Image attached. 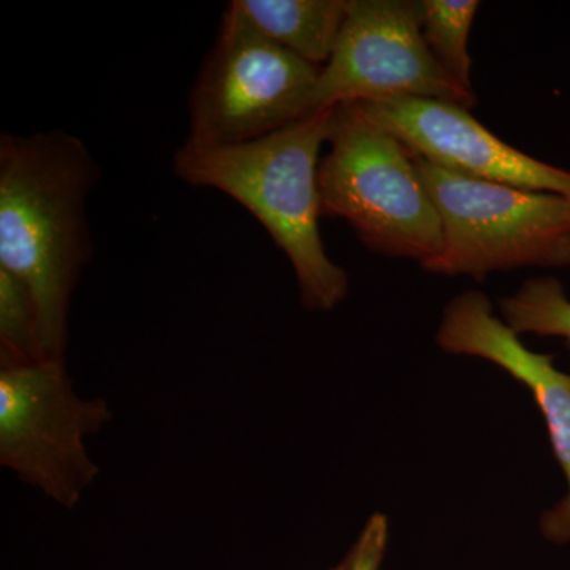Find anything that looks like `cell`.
Returning a JSON list of instances; mask_svg holds the SVG:
<instances>
[{
    "label": "cell",
    "mask_w": 570,
    "mask_h": 570,
    "mask_svg": "<svg viewBox=\"0 0 570 570\" xmlns=\"http://www.w3.org/2000/svg\"><path fill=\"white\" fill-rule=\"evenodd\" d=\"M430 99L471 110L478 97L439 66L414 0H346L332 58L321 70L311 116L344 104Z\"/></svg>",
    "instance_id": "52a82bcc"
},
{
    "label": "cell",
    "mask_w": 570,
    "mask_h": 570,
    "mask_svg": "<svg viewBox=\"0 0 570 570\" xmlns=\"http://www.w3.org/2000/svg\"><path fill=\"white\" fill-rule=\"evenodd\" d=\"M110 419L104 400L75 393L63 360L0 371V463L62 508L73 509L99 475L85 439Z\"/></svg>",
    "instance_id": "8992f818"
},
{
    "label": "cell",
    "mask_w": 570,
    "mask_h": 570,
    "mask_svg": "<svg viewBox=\"0 0 570 570\" xmlns=\"http://www.w3.org/2000/svg\"><path fill=\"white\" fill-rule=\"evenodd\" d=\"M321 70L266 39L232 2L190 92L186 145L230 148L311 118Z\"/></svg>",
    "instance_id": "5b68a950"
},
{
    "label": "cell",
    "mask_w": 570,
    "mask_h": 570,
    "mask_svg": "<svg viewBox=\"0 0 570 570\" xmlns=\"http://www.w3.org/2000/svg\"><path fill=\"white\" fill-rule=\"evenodd\" d=\"M436 340L442 351L489 360L530 390L568 480V494L543 513L540 531L558 546L570 543V374L554 366V355L535 354L524 346L494 316L489 296L479 291L464 292L449 303Z\"/></svg>",
    "instance_id": "9c48e42d"
},
{
    "label": "cell",
    "mask_w": 570,
    "mask_h": 570,
    "mask_svg": "<svg viewBox=\"0 0 570 570\" xmlns=\"http://www.w3.org/2000/svg\"><path fill=\"white\" fill-rule=\"evenodd\" d=\"M333 112L330 108L230 148L184 142L174 159L184 183L228 195L264 225L294 266L299 298L309 311L335 309L348 292L347 273L330 261L318 228V157L332 132Z\"/></svg>",
    "instance_id": "7a4b0ae2"
},
{
    "label": "cell",
    "mask_w": 570,
    "mask_h": 570,
    "mask_svg": "<svg viewBox=\"0 0 570 570\" xmlns=\"http://www.w3.org/2000/svg\"><path fill=\"white\" fill-rule=\"evenodd\" d=\"M414 159L442 225L441 253L422 265L425 272L482 283L491 273L570 265V198Z\"/></svg>",
    "instance_id": "277c9868"
},
{
    "label": "cell",
    "mask_w": 570,
    "mask_h": 570,
    "mask_svg": "<svg viewBox=\"0 0 570 570\" xmlns=\"http://www.w3.org/2000/svg\"><path fill=\"white\" fill-rule=\"evenodd\" d=\"M422 36L431 55L453 81L471 89L469 33L478 13V0H420Z\"/></svg>",
    "instance_id": "8fae6325"
},
{
    "label": "cell",
    "mask_w": 570,
    "mask_h": 570,
    "mask_svg": "<svg viewBox=\"0 0 570 570\" xmlns=\"http://www.w3.org/2000/svg\"><path fill=\"white\" fill-rule=\"evenodd\" d=\"M255 29L296 58L324 69L346 17V0H235Z\"/></svg>",
    "instance_id": "30bf717a"
},
{
    "label": "cell",
    "mask_w": 570,
    "mask_h": 570,
    "mask_svg": "<svg viewBox=\"0 0 570 570\" xmlns=\"http://www.w3.org/2000/svg\"><path fill=\"white\" fill-rule=\"evenodd\" d=\"M409 151L455 174L532 193L570 198V171L519 151L482 126L466 108L430 99L358 104Z\"/></svg>",
    "instance_id": "ba28073f"
},
{
    "label": "cell",
    "mask_w": 570,
    "mask_h": 570,
    "mask_svg": "<svg viewBox=\"0 0 570 570\" xmlns=\"http://www.w3.org/2000/svg\"><path fill=\"white\" fill-rule=\"evenodd\" d=\"M330 570H347V561L344 560L343 562H341V564H337L336 568Z\"/></svg>",
    "instance_id": "9a60e30c"
},
{
    "label": "cell",
    "mask_w": 570,
    "mask_h": 570,
    "mask_svg": "<svg viewBox=\"0 0 570 570\" xmlns=\"http://www.w3.org/2000/svg\"><path fill=\"white\" fill-rule=\"evenodd\" d=\"M330 149L318 165L322 217H341L385 257L420 265L442 249V225L425 183L400 138L358 104L335 107Z\"/></svg>",
    "instance_id": "3957f363"
},
{
    "label": "cell",
    "mask_w": 570,
    "mask_h": 570,
    "mask_svg": "<svg viewBox=\"0 0 570 570\" xmlns=\"http://www.w3.org/2000/svg\"><path fill=\"white\" fill-rule=\"evenodd\" d=\"M0 343L2 366L41 362L37 316L28 287L0 268Z\"/></svg>",
    "instance_id": "4fadbf2b"
},
{
    "label": "cell",
    "mask_w": 570,
    "mask_h": 570,
    "mask_svg": "<svg viewBox=\"0 0 570 570\" xmlns=\"http://www.w3.org/2000/svg\"><path fill=\"white\" fill-rule=\"evenodd\" d=\"M99 167L63 130L0 138V268L31 294L41 362L63 360L71 295L92 254L86 202Z\"/></svg>",
    "instance_id": "6da1fadb"
},
{
    "label": "cell",
    "mask_w": 570,
    "mask_h": 570,
    "mask_svg": "<svg viewBox=\"0 0 570 570\" xmlns=\"http://www.w3.org/2000/svg\"><path fill=\"white\" fill-rule=\"evenodd\" d=\"M499 311L517 335L561 337L570 351V299L557 277H534L512 296L499 298Z\"/></svg>",
    "instance_id": "7c38bea8"
},
{
    "label": "cell",
    "mask_w": 570,
    "mask_h": 570,
    "mask_svg": "<svg viewBox=\"0 0 570 570\" xmlns=\"http://www.w3.org/2000/svg\"><path fill=\"white\" fill-rule=\"evenodd\" d=\"M389 521L374 513L346 557L347 570H381L387 550Z\"/></svg>",
    "instance_id": "5bb4252c"
}]
</instances>
